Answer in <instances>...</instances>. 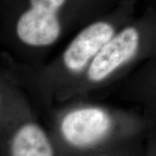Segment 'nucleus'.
<instances>
[{"mask_svg":"<svg viewBox=\"0 0 156 156\" xmlns=\"http://www.w3.org/2000/svg\"><path fill=\"white\" fill-rule=\"evenodd\" d=\"M111 128V119L97 108H81L69 113L61 124L62 134L69 144L77 147L93 145Z\"/></svg>","mask_w":156,"mask_h":156,"instance_id":"1","label":"nucleus"},{"mask_svg":"<svg viewBox=\"0 0 156 156\" xmlns=\"http://www.w3.org/2000/svg\"><path fill=\"white\" fill-rule=\"evenodd\" d=\"M139 33L133 27L112 37L93 58L88 70L89 78L100 82L128 61L138 49Z\"/></svg>","mask_w":156,"mask_h":156,"instance_id":"2","label":"nucleus"},{"mask_svg":"<svg viewBox=\"0 0 156 156\" xmlns=\"http://www.w3.org/2000/svg\"><path fill=\"white\" fill-rule=\"evenodd\" d=\"M56 10L31 5L17 23V34L23 43L32 46H47L58 38L61 27Z\"/></svg>","mask_w":156,"mask_h":156,"instance_id":"3","label":"nucleus"},{"mask_svg":"<svg viewBox=\"0 0 156 156\" xmlns=\"http://www.w3.org/2000/svg\"><path fill=\"white\" fill-rule=\"evenodd\" d=\"M113 35L114 28L108 23L97 22L88 26L78 34L65 50V66L75 72L80 71L113 37Z\"/></svg>","mask_w":156,"mask_h":156,"instance_id":"4","label":"nucleus"},{"mask_svg":"<svg viewBox=\"0 0 156 156\" xmlns=\"http://www.w3.org/2000/svg\"><path fill=\"white\" fill-rule=\"evenodd\" d=\"M11 156H55L44 130L36 124H26L15 134L11 146Z\"/></svg>","mask_w":156,"mask_h":156,"instance_id":"5","label":"nucleus"},{"mask_svg":"<svg viewBox=\"0 0 156 156\" xmlns=\"http://www.w3.org/2000/svg\"><path fill=\"white\" fill-rule=\"evenodd\" d=\"M30 5H40L54 9L56 11H58V9L65 2V0H30Z\"/></svg>","mask_w":156,"mask_h":156,"instance_id":"6","label":"nucleus"}]
</instances>
